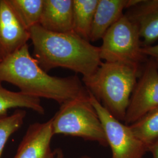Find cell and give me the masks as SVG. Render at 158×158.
<instances>
[{
  "label": "cell",
  "mask_w": 158,
  "mask_h": 158,
  "mask_svg": "<svg viewBox=\"0 0 158 158\" xmlns=\"http://www.w3.org/2000/svg\"><path fill=\"white\" fill-rule=\"evenodd\" d=\"M0 81L17 86L26 95L50 99L60 105L88 92L76 75H49L31 56L28 44L0 60Z\"/></svg>",
  "instance_id": "6da1fadb"
},
{
  "label": "cell",
  "mask_w": 158,
  "mask_h": 158,
  "mask_svg": "<svg viewBox=\"0 0 158 158\" xmlns=\"http://www.w3.org/2000/svg\"><path fill=\"white\" fill-rule=\"evenodd\" d=\"M29 33L34 46V57L46 72L62 68L85 77L94 73L102 63L99 47L74 32H52L37 25Z\"/></svg>",
  "instance_id": "7a4b0ae2"
},
{
  "label": "cell",
  "mask_w": 158,
  "mask_h": 158,
  "mask_svg": "<svg viewBox=\"0 0 158 158\" xmlns=\"http://www.w3.org/2000/svg\"><path fill=\"white\" fill-rule=\"evenodd\" d=\"M141 71V67L104 62L94 73L83 77L82 81L96 100L122 122Z\"/></svg>",
  "instance_id": "3957f363"
},
{
  "label": "cell",
  "mask_w": 158,
  "mask_h": 158,
  "mask_svg": "<svg viewBox=\"0 0 158 158\" xmlns=\"http://www.w3.org/2000/svg\"><path fill=\"white\" fill-rule=\"evenodd\" d=\"M52 121L54 135L80 137L96 142L103 147L108 146L102 123L91 102L89 91L61 104Z\"/></svg>",
  "instance_id": "277c9868"
},
{
  "label": "cell",
  "mask_w": 158,
  "mask_h": 158,
  "mask_svg": "<svg viewBox=\"0 0 158 158\" xmlns=\"http://www.w3.org/2000/svg\"><path fill=\"white\" fill-rule=\"evenodd\" d=\"M102 40L99 47L102 60L138 67L147 60L142 53L138 28L125 14L108 29Z\"/></svg>",
  "instance_id": "5b68a950"
},
{
  "label": "cell",
  "mask_w": 158,
  "mask_h": 158,
  "mask_svg": "<svg viewBox=\"0 0 158 158\" xmlns=\"http://www.w3.org/2000/svg\"><path fill=\"white\" fill-rule=\"evenodd\" d=\"M89 94L102 123L108 146L111 148V158H143L148 152L147 145L134 134L129 125L115 118L90 92Z\"/></svg>",
  "instance_id": "8992f818"
},
{
  "label": "cell",
  "mask_w": 158,
  "mask_h": 158,
  "mask_svg": "<svg viewBox=\"0 0 158 158\" xmlns=\"http://www.w3.org/2000/svg\"><path fill=\"white\" fill-rule=\"evenodd\" d=\"M158 107V69L155 60L150 57L145 63L131 96L124 119L130 125L147 113Z\"/></svg>",
  "instance_id": "52a82bcc"
},
{
  "label": "cell",
  "mask_w": 158,
  "mask_h": 158,
  "mask_svg": "<svg viewBox=\"0 0 158 158\" xmlns=\"http://www.w3.org/2000/svg\"><path fill=\"white\" fill-rule=\"evenodd\" d=\"M29 40L28 30L8 0H0V60L27 44Z\"/></svg>",
  "instance_id": "ba28073f"
},
{
  "label": "cell",
  "mask_w": 158,
  "mask_h": 158,
  "mask_svg": "<svg viewBox=\"0 0 158 158\" xmlns=\"http://www.w3.org/2000/svg\"><path fill=\"white\" fill-rule=\"evenodd\" d=\"M53 135L52 118L30 125L14 158H55L51 147Z\"/></svg>",
  "instance_id": "9c48e42d"
},
{
  "label": "cell",
  "mask_w": 158,
  "mask_h": 158,
  "mask_svg": "<svg viewBox=\"0 0 158 158\" xmlns=\"http://www.w3.org/2000/svg\"><path fill=\"white\" fill-rule=\"evenodd\" d=\"M137 25L142 46L158 39V0H138L125 14Z\"/></svg>",
  "instance_id": "30bf717a"
},
{
  "label": "cell",
  "mask_w": 158,
  "mask_h": 158,
  "mask_svg": "<svg viewBox=\"0 0 158 158\" xmlns=\"http://www.w3.org/2000/svg\"><path fill=\"white\" fill-rule=\"evenodd\" d=\"M73 0H44L40 25L56 33L73 32Z\"/></svg>",
  "instance_id": "8fae6325"
},
{
  "label": "cell",
  "mask_w": 158,
  "mask_h": 158,
  "mask_svg": "<svg viewBox=\"0 0 158 158\" xmlns=\"http://www.w3.org/2000/svg\"><path fill=\"white\" fill-rule=\"evenodd\" d=\"M138 0H98L90 35V42L102 38L108 29L122 17L125 10Z\"/></svg>",
  "instance_id": "7c38bea8"
},
{
  "label": "cell",
  "mask_w": 158,
  "mask_h": 158,
  "mask_svg": "<svg viewBox=\"0 0 158 158\" xmlns=\"http://www.w3.org/2000/svg\"><path fill=\"white\" fill-rule=\"evenodd\" d=\"M28 108L44 115L45 109L40 99L28 96L21 91H12L4 88L0 81V115L8 114L11 108Z\"/></svg>",
  "instance_id": "4fadbf2b"
},
{
  "label": "cell",
  "mask_w": 158,
  "mask_h": 158,
  "mask_svg": "<svg viewBox=\"0 0 158 158\" xmlns=\"http://www.w3.org/2000/svg\"><path fill=\"white\" fill-rule=\"evenodd\" d=\"M73 32L89 41L98 0H73Z\"/></svg>",
  "instance_id": "5bb4252c"
},
{
  "label": "cell",
  "mask_w": 158,
  "mask_h": 158,
  "mask_svg": "<svg viewBox=\"0 0 158 158\" xmlns=\"http://www.w3.org/2000/svg\"><path fill=\"white\" fill-rule=\"evenodd\" d=\"M10 4L28 30L40 25L44 0H8Z\"/></svg>",
  "instance_id": "9a60e30c"
},
{
  "label": "cell",
  "mask_w": 158,
  "mask_h": 158,
  "mask_svg": "<svg viewBox=\"0 0 158 158\" xmlns=\"http://www.w3.org/2000/svg\"><path fill=\"white\" fill-rule=\"evenodd\" d=\"M134 134L149 147L158 139V107L129 125Z\"/></svg>",
  "instance_id": "2e32d148"
},
{
  "label": "cell",
  "mask_w": 158,
  "mask_h": 158,
  "mask_svg": "<svg viewBox=\"0 0 158 158\" xmlns=\"http://www.w3.org/2000/svg\"><path fill=\"white\" fill-rule=\"evenodd\" d=\"M26 114L25 110L19 108L11 115H0V158L10 137L22 127Z\"/></svg>",
  "instance_id": "e0dca14e"
},
{
  "label": "cell",
  "mask_w": 158,
  "mask_h": 158,
  "mask_svg": "<svg viewBox=\"0 0 158 158\" xmlns=\"http://www.w3.org/2000/svg\"><path fill=\"white\" fill-rule=\"evenodd\" d=\"M142 53L146 56H149L153 59L158 58V44L152 45L142 48Z\"/></svg>",
  "instance_id": "ac0fdd59"
},
{
  "label": "cell",
  "mask_w": 158,
  "mask_h": 158,
  "mask_svg": "<svg viewBox=\"0 0 158 158\" xmlns=\"http://www.w3.org/2000/svg\"><path fill=\"white\" fill-rule=\"evenodd\" d=\"M148 152L152 154V158H158V139L149 147Z\"/></svg>",
  "instance_id": "d6986e66"
},
{
  "label": "cell",
  "mask_w": 158,
  "mask_h": 158,
  "mask_svg": "<svg viewBox=\"0 0 158 158\" xmlns=\"http://www.w3.org/2000/svg\"><path fill=\"white\" fill-rule=\"evenodd\" d=\"M155 60V61H156V64H157V67H158V58H156V59H154Z\"/></svg>",
  "instance_id": "ffe728a7"
},
{
  "label": "cell",
  "mask_w": 158,
  "mask_h": 158,
  "mask_svg": "<svg viewBox=\"0 0 158 158\" xmlns=\"http://www.w3.org/2000/svg\"><path fill=\"white\" fill-rule=\"evenodd\" d=\"M91 158V157H89V156H84V157H83V158Z\"/></svg>",
  "instance_id": "44dd1931"
}]
</instances>
